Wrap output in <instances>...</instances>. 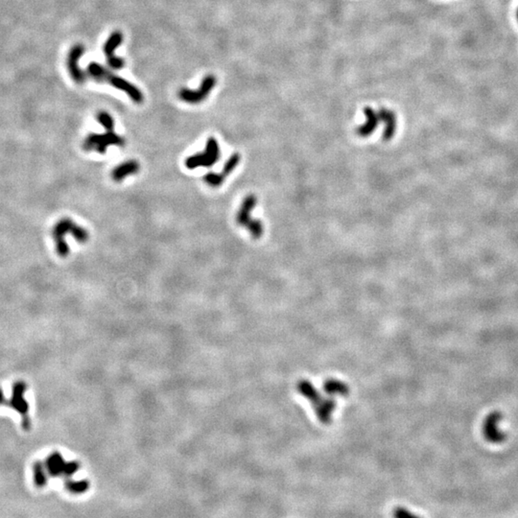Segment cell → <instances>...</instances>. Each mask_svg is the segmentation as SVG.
I'll return each instance as SVG.
<instances>
[{"label":"cell","instance_id":"cell-1","mask_svg":"<svg viewBox=\"0 0 518 518\" xmlns=\"http://www.w3.org/2000/svg\"><path fill=\"white\" fill-rule=\"evenodd\" d=\"M88 73L93 80H95L98 83H108L115 89L124 91L135 103H142L144 100L143 93L135 86H133V84H131L124 78L112 73L110 70H108L105 66L98 62L92 61L89 63L88 66Z\"/></svg>","mask_w":518,"mask_h":518},{"label":"cell","instance_id":"cell-2","mask_svg":"<svg viewBox=\"0 0 518 518\" xmlns=\"http://www.w3.org/2000/svg\"><path fill=\"white\" fill-rule=\"evenodd\" d=\"M71 233L78 243H86L89 239V232L83 227L75 224L69 218H63L56 224L53 230V236L56 243L57 252L60 256H66L69 253V248L64 240L66 233Z\"/></svg>","mask_w":518,"mask_h":518},{"label":"cell","instance_id":"cell-3","mask_svg":"<svg viewBox=\"0 0 518 518\" xmlns=\"http://www.w3.org/2000/svg\"><path fill=\"white\" fill-rule=\"evenodd\" d=\"M220 156L218 141L214 137H209L205 151L188 157L185 160V166L190 170L199 167H211L220 160Z\"/></svg>","mask_w":518,"mask_h":518},{"label":"cell","instance_id":"cell-4","mask_svg":"<svg viewBox=\"0 0 518 518\" xmlns=\"http://www.w3.org/2000/svg\"><path fill=\"white\" fill-rule=\"evenodd\" d=\"M125 145V139L115 133L114 131H107L106 133H90L84 141L83 147L86 151H95L99 154H105L109 146Z\"/></svg>","mask_w":518,"mask_h":518},{"label":"cell","instance_id":"cell-5","mask_svg":"<svg viewBox=\"0 0 518 518\" xmlns=\"http://www.w3.org/2000/svg\"><path fill=\"white\" fill-rule=\"evenodd\" d=\"M216 85V78L213 75H207L198 89H181L178 91V98L188 104H199L207 99L208 94Z\"/></svg>","mask_w":518,"mask_h":518},{"label":"cell","instance_id":"cell-6","mask_svg":"<svg viewBox=\"0 0 518 518\" xmlns=\"http://www.w3.org/2000/svg\"><path fill=\"white\" fill-rule=\"evenodd\" d=\"M26 391V385L23 382H17L13 388V396L10 401V406L22 415V426L25 430L30 428V419L28 416V403L23 398Z\"/></svg>","mask_w":518,"mask_h":518},{"label":"cell","instance_id":"cell-7","mask_svg":"<svg viewBox=\"0 0 518 518\" xmlns=\"http://www.w3.org/2000/svg\"><path fill=\"white\" fill-rule=\"evenodd\" d=\"M122 42H123L122 33L119 31H115L111 34V36L109 37V39L107 40V42L104 45L103 51L107 57L108 64L111 68H113L115 70H119V69L123 68L124 64H125L123 59L115 55V50L122 44Z\"/></svg>","mask_w":518,"mask_h":518},{"label":"cell","instance_id":"cell-8","mask_svg":"<svg viewBox=\"0 0 518 518\" xmlns=\"http://www.w3.org/2000/svg\"><path fill=\"white\" fill-rule=\"evenodd\" d=\"M85 53L84 45H75L71 47L67 57V69L70 77L77 84H83L86 81V73L80 68L78 62Z\"/></svg>","mask_w":518,"mask_h":518},{"label":"cell","instance_id":"cell-9","mask_svg":"<svg viewBox=\"0 0 518 518\" xmlns=\"http://www.w3.org/2000/svg\"><path fill=\"white\" fill-rule=\"evenodd\" d=\"M256 203H257V199L253 194L248 195L244 199L241 207L238 210V213H237L236 222L239 226L247 229L249 227V225L253 221V219L251 216V213H252V209L256 206Z\"/></svg>","mask_w":518,"mask_h":518},{"label":"cell","instance_id":"cell-10","mask_svg":"<svg viewBox=\"0 0 518 518\" xmlns=\"http://www.w3.org/2000/svg\"><path fill=\"white\" fill-rule=\"evenodd\" d=\"M364 115L367 118L366 123H364L363 125H360L356 129V133L360 137H368L371 135V133L376 130V128L380 122L378 113H376L370 107H367L364 109Z\"/></svg>","mask_w":518,"mask_h":518},{"label":"cell","instance_id":"cell-11","mask_svg":"<svg viewBox=\"0 0 518 518\" xmlns=\"http://www.w3.org/2000/svg\"><path fill=\"white\" fill-rule=\"evenodd\" d=\"M378 116H379L380 122H383L385 124L383 139L384 140L392 139L397 132V126H398V120H397L396 114L392 110L382 108L378 112Z\"/></svg>","mask_w":518,"mask_h":518},{"label":"cell","instance_id":"cell-12","mask_svg":"<svg viewBox=\"0 0 518 518\" xmlns=\"http://www.w3.org/2000/svg\"><path fill=\"white\" fill-rule=\"evenodd\" d=\"M140 169V165L134 160H131L125 163H120L112 171V178L115 181H122L126 177L131 175H135L138 173Z\"/></svg>","mask_w":518,"mask_h":518},{"label":"cell","instance_id":"cell-13","mask_svg":"<svg viewBox=\"0 0 518 518\" xmlns=\"http://www.w3.org/2000/svg\"><path fill=\"white\" fill-rule=\"evenodd\" d=\"M47 465L50 473L53 475H58L61 473V471H64V473H72L75 470L74 464H64L59 454H54L50 456V458L47 460Z\"/></svg>","mask_w":518,"mask_h":518},{"label":"cell","instance_id":"cell-14","mask_svg":"<svg viewBox=\"0 0 518 518\" xmlns=\"http://www.w3.org/2000/svg\"><path fill=\"white\" fill-rule=\"evenodd\" d=\"M240 160H241V157L239 154H233L230 157V159L227 161V163H225L224 167H223L222 175L227 178L231 172L234 171V169L236 168L237 165L240 163Z\"/></svg>","mask_w":518,"mask_h":518},{"label":"cell","instance_id":"cell-15","mask_svg":"<svg viewBox=\"0 0 518 518\" xmlns=\"http://www.w3.org/2000/svg\"><path fill=\"white\" fill-rule=\"evenodd\" d=\"M225 178H226L223 176L222 173L209 172L204 177V180L211 187H218L222 185Z\"/></svg>","mask_w":518,"mask_h":518},{"label":"cell","instance_id":"cell-16","mask_svg":"<svg viewBox=\"0 0 518 518\" xmlns=\"http://www.w3.org/2000/svg\"><path fill=\"white\" fill-rule=\"evenodd\" d=\"M97 121L103 126L107 131H114L115 122L114 119L106 112H100L97 115Z\"/></svg>","mask_w":518,"mask_h":518},{"label":"cell","instance_id":"cell-17","mask_svg":"<svg viewBox=\"0 0 518 518\" xmlns=\"http://www.w3.org/2000/svg\"><path fill=\"white\" fill-rule=\"evenodd\" d=\"M34 478L37 486H44L46 483L44 467L41 462H37L34 465Z\"/></svg>","mask_w":518,"mask_h":518},{"label":"cell","instance_id":"cell-18","mask_svg":"<svg viewBox=\"0 0 518 518\" xmlns=\"http://www.w3.org/2000/svg\"><path fill=\"white\" fill-rule=\"evenodd\" d=\"M4 402H5V399H4V397H3L2 390L0 389V405H1V404H5Z\"/></svg>","mask_w":518,"mask_h":518},{"label":"cell","instance_id":"cell-19","mask_svg":"<svg viewBox=\"0 0 518 518\" xmlns=\"http://www.w3.org/2000/svg\"></svg>","mask_w":518,"mask_h":518}]
</instances>
